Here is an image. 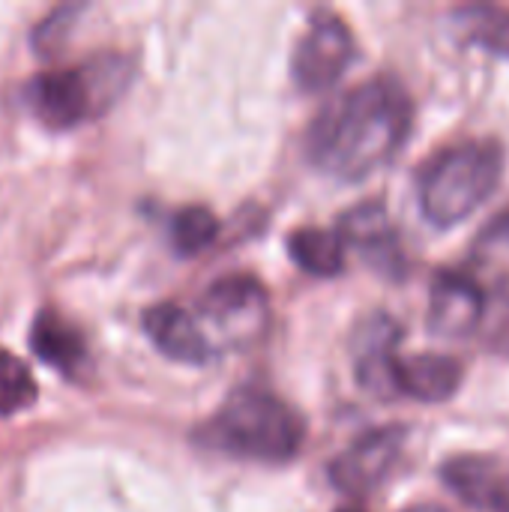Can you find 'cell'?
<instances>
[{
	"mask_svg": "<svg viewBox=\"0 0 509 512\" xmlns=\"http://www.w3.org/2000/svg\"><path fill=\"white\" fill-rule=\"evenodd\" d=\"M402 512H447L444 507H438V504H417V507H408V510Z\"/></svg>",
	"mask_w": 509,
	"mask_h": 512,
	"instance_id": "cell-22",
	"label": "cell"
},
{
	"mask_svg": "<svg viewBox=\"0 0 509 512\" xmlns=\"http://www.w3.org/2000/svg\"><path fill=\"white\" fill-rule=\"evenodd\" d=\"M30 345H33L36 357H42L48 366L60 369L63 375H75L87 363V348H84L81 333L51 309H45L33 321Z\"/></svg>",
	"mask_w": 509,
	"mask_h": 512,
	"instance_id": "cell-14",
	"label": "cell"
},
{
	"mask_svg": "<svg viewBox=\"0 0 509 512\" xmlns=\"http://www.w3.org/2000/svg\"><path fill=\"white\" fill-rule=\"evenodd\" d=\"M495 315L498 321H509V276L495 285Z\"/></svg>",
	"mask_w": 509,
	"mask_h": 512,
	"instance_id": "cell-21",
	"label": "cell"
},
{
	"mask_svg": "<svg viewBox=\"0 0 509 512\" xmlns=\"http://www.w3.org/2000/svg\"><path fill=\"white\" fill-rule=\"evenodd\" d=\"M69 15H72V9H60L54 18H45V21H42V27H39V30H36V36H33V39H36L39 54L57 51V45H60L57 33L69 27Z\"/></svg>",
	"mask_w": 509,
	"mask_h": 512,
	"instance_id": "cell-19",
	"label": "cell"
},
{
	"mask_svg": "<svg viewBox=\"0 0 509 512\" xmlns=\"http://www.w3.org/2000/svg\"><path fill=\"white\" fill-rule=\"evenodd\" d=\"M504 147L492 138L441 150L420 174L417 198L429 225L447 231L474 216L501 186Z\"/></svg>",
	"mask_w": 509,
	"mask_h": 512,
	"instance_id": "cell-2",
	"label": "cell"
},
{
	"mask_svg": "<svg viewBox=\"0 0 509 512\" xmlns=\"http://www.w3.org/2000/svg\"><path fill=\"white\" fill-rule=\"evenodd\" d=\"M36 399V384L27 372V366L9 354L0 351V417L18 414Z\"/></svg>",
	"mask_w": 509,
	"mask_h": 512,
	"instance_id": "cell-18",
	"label": "cell"
},
{
	"mask_svg": "<svg viewBox=\"0 0 509 512\" xmlns=\"http://www.w3.org/2000/svg\"><path fill=\"white\" fill-rule=\"evenodd\" d=\"M408 444V429L405 426H378L366 435H360L345 453H339L330 465V483L348 495V498H363L375 492L390 471L399 465L402 450Z\"/></svg>",
	"mask_w": 509,
	"mask_h": 512,
	"instance_id": "cell-7",
	"label": "cell"
},
{
	"mask_svg": "<svg viewBox=\"0 0 509 512\" xmlns=\"http://www.w3.org/2000/svg\"><path fill=\"white\" fill-rule=\"evenodd\" d=\"M402 345V324L387 312H372L354 330V375L366 393L375 399H396L393 390V363Z\"/></svg>",
	"mask_w": 509,
	"mask_h": 512,
	"instance_id": "cell-9",
	"label": "cell"
},
{
	"mask_svg": "<svg viewBox=\"0 0 509 512\" xmlns=\"http://www.w3.org/2000/svg\"><path fill=\"white\" fill-rule=\"evenodd\" d=\"M342 246H351L363 261L387 279H405L408 261L399 243V231L384 207V201H363L342 213L336 228Z\"/></svg>",
	"mask_w": 509,
	"mask_h": 512,
	"instance_id": "cell-8",
	"label": "cell"
},
{
	"mask_svg": "<svg viewBox=\"0 0 509 512\" xmlns=\"http://www.w3.org/2000/svg\"><path fill=\"white\" fill-rule=\"evenodd\" d=\"M441 483L471 510L509 512V459L462 453L441 465Z\"/></svg>",
	"mask_w": 509,
	"mask_h": 512,
	"instance_id": "cell-10",
	"label": "cell"
},
{
	"mask_svg": "<svg viewBox=\"0 0 509 512\" xmlns=\"http://www.w3.org/2000/svg\"><path fill=\"white\" fill-rule=\"evenodd\" d=\"M336 512H366V510H360V507H342V510H336Z\"/></svg>",
	"mask_w": 509,
	"mask_h": 512,
	"instance_id": "cell-23",
	"label": "cell"
},
{
	"mask_svg": "<svg viewBox=\"0 0 509 512\" xmlns=\"http://www.w3.org/2000/svg\"><path fill=\"white\" fill-rule=\"evenodd\" d=\"M465 381V366L447 354H414L396 357L393 363V390L423 405L450 402Z\"/></svg>",
	"mask_w": 509,
	"mask_h": 512,
	"instance_id": "cell-12",
	"label": "cell"
},
{
	"mask_svg": "<svg viewBox=\"0 0 509 512\" xmlns=\"http://www.w3.org/2000/svg\"><path fill=\"white\" fill-rule=\"evenodd\" d=\"M219 234V222L207 207H183L177 210L174 222H171V237H174V249L180 255H198L204 252Z\"/></svg>",
	"mask_w": 509,
	"mask_h": 512,
	"instance_id": "cell-17",
	"label": "cell"
},
{
	"mask_svg": "<svg viewBox=\"0 0 509 512\" xmlns=\"http://www.w3.org/2000/svg\"><path fill=\"white\" fill-rule=\"evenodd\" d=\"M480 246H495V249L509 246V210L507 213H501L498 219H492V222L483 228V234H480Z\"/></svg>",
	"mask_w": 509,
	"mask_h": 512,
	"instance_id": "cell-20",
	"label": "cell"
},
{
	"mask_svg": "<svg viewBox=\"0 0 509 512\" xmlns=\"http://www.w3.org/2000/svg\"><path fill=\"white\" fill-rule=\"evenodd\" d=\"M486 318L483 288L459 270H438L429 288V330L441 339H465Z\"/></svg>",
	"mask_w": 509,
	"mask_h": 512,
	"instance_id": "cell-11",
	"label": "cell"
},
{
	"mask_svg": "<svg viewBox=\"0 0 509 512\" xmlns=\"http://www.w3.org/2000/svg\"><path fill=\"white\" fill-rule=\"evenodd\" d=\"M411 126L408 90L393 78H372L321 108L306 135V150L324 174L357 183L399 156Z\"/></svg>",
	"mask_w": 509,
	"mask_h": 512,
	"instance_id": "cell-1",
	"label": "cell"
},
{
	"mask_svg": "<svg viewBox=\"0 0 509 512\" xmlns=\"http://www.w3.org/2000/svg\"><path fill=\"white\" fill-rule=\"evenodd\" d=\"M129 72L123 57L102 54L78 69L36 75L24 87V102L33 117L51 129H69L102 114L126 87Z\"/></svg>",
	"mask_w": 509,
	"mask_h": 512,
	"instance_id": "cell-4",
	"label": "cell"
},
{
	"mask_svg": "<svg viewBox=\"0 0 509 512\" xmlns=\"http://www.w3.org/2000/svg\"><path fill=\"white\" fill-rule=\"evenodd\" d=\"M354 60V36L348 24L333 12H318L309 21L306 36L294 51V81L306 93L330 90Z\"/></svg>",
	"mask_w": 509,
	"mask_h": 512,
	"instance_id": "cell-6",
	"label": "cell"
},
{
	"mask_svg": "<svg viewBox=\"0 0 509 512\" xmlns=\"http://www.w3.org/2000/svg\"><path fill=\"white\" fill-rule=\"evenodd\" d=\"M453 30L465 45L509 57V9L495 3H468L453 12Z\"/></svg>",
	"mask_w": 509,
	"mask_h": 512,
	"instance_id": "cell-15",
	"label": "cell"
},
{
	"mask_svg": "<svg viewBox=\"0 0 509 512\" xmlns=\"http://www.w3.org/2000/svg\"><path fill=\"white\" fill-rule=\"evenodd\" d=\"M201 321L231 348H246L258 342L270 321L267 291L255 276H225L207 288L198 303Z\"/></svg>",
	"mask_w": 509,
	"mask_h": 512,
	"instance_id": "cell-5",
	"label": "cell"
},
{
	"mask_svg": "<svg viewBox=\"0 0 509 512\" xmlns=\"http://www.w3.org/2000/svg\"><path fill=\"white\" fill-rule=\"evenodd\" d=\"M288 252L300 270L330 279L345 270V246L336 231L327 228H297L288 237Z\"/></svg>",
	"mask_w": 509,
	"mask_h": 512,
	"instance_id": "cell-16",
	"label": "cell"
},
{
	"mask_svg": "<svg viewBox=\"0 0 509 512\" xmlns=\"http://www.w3.org/2000/svg\"><path fill=\"white\" fill-rule=\"evenodd\" d=\"M144 330L153 339V345L177 363L201 366L216 351L213 342L207 339V333L192 321V315L174 303H159V306L147 309L144 312Z\"/></svg>",
	"mask_w": 509,
	"mask_h": 512,
	"instance_id": "cell-13",
	"label": "cell"
},
{
	"mask_svg": "<svg viewBox=\"0 0 509 512\" xmlns=\"http://www.w3.org/2000/svg\"><path fill=\"white\" fill-rule=\"evenodd\" d=\"M306 426L294 408L258 387L234 390L219 414L198 432L204 447L258 459V462H288L303 447Z\"/></svg>",
	"mask_w": 509,
	"mask_h": 512,
	"instance_id": "cell-3",
	"label": "cell"
}]
</instances>
